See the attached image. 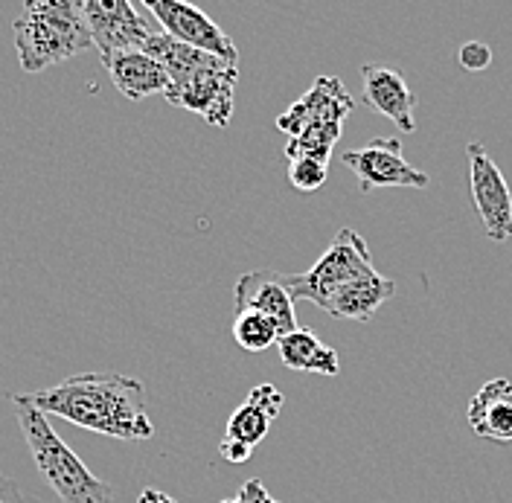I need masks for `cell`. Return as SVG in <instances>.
Segmentation results:
<instances>
[{
    "label": "cell",
    "instance_id": "obj_21",
    "mask_svg": "<svg viewBox=\"0 0 512 503\" xmlns=\"http://www.w3.org/2000/svg\"><path fill=\"white\" fill-rule=\"evenodd\" d=\"M326 175H329V163L309 158L288 160V181L297 192H315L326 184Z\"/></svg>",
    "mask_w": 512,
    "mask_h": 503
},
{
    "label": "cell",
    "instance_id": "obj_23",
    "mask_svg": "<svg viewBox=\"0 0 512 503\" xmlns=\"http://www.w3.org/2000/svg\"><path fill=\"white\" fill-rule=\"evenodd\" d=\"M222 503H280L277 498H271L268 495V489L262 486V480L254 477V480H248L242 489H239V495L236 498H230V501H222Z\"/></svg>",
    "mask_w": 512,
    "mask_h": 503
},
{
    "label": "cell",
    "instance_id": "obj_18",
    "mask_svg": "<svg viewBox=\"0 0 512 503\" xmlns=\"http://www.w3.org/2000/svg\"><path fill=\"white\" fill-rule=\"evenodd\" d=\"M143 53H149L155 62L163 64V70L169 73V82H172V85H181V82L192 79L195 73L222 64V59H216V56H210V53H201V50H192L187 44L169 38L163 30L155 32V35L149 38V44L143 47Z\"/></svg>",
    "mask_w": 512,
    "mask_h": 503
},
{
    "label": "cell",
    "instance_id": "obj_6",
    "mask_svg": "<svg viewBox=\"0 0 512 503\" xmlns=\"http://www.w3.org/2000/svg\"><path fill=\"white\" fill-rule=\"evenodd\" d=\"M143 6L149 9V15L158 21L160 30L169 38L187 44L192 50L210 53L227 64H239V50L233 38L198 6L181 3V0H146Z\"/></svg>",
    "mask_w": 512,
    "mask_h": 503
},
{
    "label": "cell",
    "instance_id": "obj_1",
    "mask_svg": "<svg viewBox=\"0 0 512 503\" xmlns=\"http://www.w3.org/2000/svg\"><path fill=\"white\" fill-rule=\"evenodd\" d=\"M41 413L62 416L111 440L143 442L155 437V425L146 410V387L123 373H79L62 384L30 393Z\"/></svg>",
    "mask_w": 512,
    "mask_h": 503
},
{
    "label": "cell",
    "instance_id": "obj_17",
    "mask_svg": "<svg viewBox=\"0 0 512 503\" xmlns=\"http://www.w3.org/2000/svg\"><path fill=\"white\" fill-rule=\"evenodd\" d=\"M280 361L294 373H318V376H338L341 373V358L332 346H326L315 332L309 329H294L277 341Z\"/></svg>",
    "mask_w": 512,
    "mask_h": 503
},
{
    "label": "cell",
    "instance_id": "obj_26",
    "mask_svg": "<svg viewBox=\"0 0 512 503\" xmlns=\"http://www.w3.org/2000/svg\"><path fill=\"white\" fill-rule=\"evenodd\" d=\"M6 486H9V480H6V477H3V474H0V492H3V489H6Z\"/></svg>",
    "mask_w": 512,
    "mask_h": 503
},
{
    "label": "cell",
    "instance_id": "obj_3",
    "mask_svg": "<svg viewBox=\"0 0 512 503\" xmlns=\"http://www.w3.org/2000/svg\"><path fill=\"white\" fill-rule=\"evenodd\" d=\"M15 53L24 73H41L94 47L85 0H30L12 21Z\"/></svg>",
    "mask_w": 512,
    "mask_h": 503
},
{
    "label": "cell",
    "instance_id": "obj_4",
    "mask_svg": "<svg viewBox=\"0 0 512 503\" xmlns=\"http://www.w3.org/2000/svg\"><path fill=\"white\" fill-rule=\"evenodd\" d=\"M373 259L370 248L364 242L361 233H355L350 227L338 230L332 245L323 251L318 262L303 271V274H280V280L286 285V291L294 300H309L318 309H323L341 288H347L355 280L373 274Z\"/></svg>",
    "mask_w": 512,
    "mask_h": 503
},
{
    "label": "cell",
    "instance_id": "obj_11",
    "mask_svg": "<svg viewBox=\"0 0 512 503\" xmlns=\"http://www.w3.org/2000/svg\"><path fill=\"white\" fill-rule=\"evenodd\" d=\"M233 306L236 312H259L271 317L280 332L288 335L297 329V315H294V297L286 291L277 271H251L242 274L233 288Z\"/></svg>",
    "mask_w": 512,
    "mask_h": 503
},
{
    "label": "cell",
    "instance_id": "obj_5",
    "mask_svg": "<svg viewBox=\"0 0 512 503\" xmlns=\"http://www.w3.org/2000/svg\"><path fill=\"white\" fill-rule=\"evenodd\" d=\"M85 24L102 62L117 53L143 50L149 38L160 32L149 9L128 0H85Z\"/></svg>",
    "mask_w": 512,
    "mask_h": 503
},
{
    "label": "cell",
    "instance_id": "obj_15",
    "mask_svg": "<svg viewBox=\"0 0 512 503\" xmlns=\"http://www.w3.org/2000/svg\"><path fill=\"white\" fill-rule=\"evenodd\" d=\"M105 70L114 82V88L120 94L137 102L152 94H163L169 91V73L163 70V64L155 62L149 53L143 50H131V53H117L111 59H105Z\"/></svg>",
    "mask_w": 512,
    "mask_h": 503
},
{
    "label": "cell",
    "instance_id": "obj_7",
    "mask_svg": "<svg viewBox=\"0 0 512 503\" xmlns=\"http://www.w3.org/2000/svg\"><path fill=\"white\" fill-rule=\"evenodd\" d=\"M466 158H469V189H472L475 210L483 221V230L492 242H507L512 239L510 184L480 143L466 146Z\"/></svg>",
    "mask_w": 512,
    "mask_h": 503
},
{
    "label": "cell",
    "instance_id": "obj_2",
    "mask_svg": "<svg viewBox=\"0 0 512 503\" xmlns=\"http://www.w3.org/2000/svg\"><path fill=\"white\" fill-rule=\"evenodd\" d=\"M15 419L21 425L24 442L30 448L32 463L47 486L56 492L62 503H111L114 492L105 480H99L73 451L70 445L53 431L47 413L32 405L30 393H12Z\"/></svg>",
    "mask_w": 512,
    "mask_h": 503
},
{
    "label": "cell",
    "instance_id": "obj_13",
    "mask_svg": "<svg viewBox=\"0 0 512 503\" xmlns=\"http://www.w3.org/2000/svg\"><path fill=\"white\" fill-rule=\"evenodd\" d=\"M466 419L480 440L512 442V381L510 378H492L472 396Z\"/></svg>",
    "mask_w": 512,
    "mask_h": 503
},
{
    "label": "cell",
    "instance_id": "obj_8",
    "mask_svg": "<svg viewBox=\"0 0 512 503\" xmlns=\"http://www.w3.org/2000/svg\"><path fill=\"white\" fill-rule=\"evenodd\" d=\"M239 82V67L236 64H216L210 70L195 73L192 79L181 85H169L166 99L190 114H198L210 126L224 128L233 117V94Z\"/></svg>",
    "mask_w": 512,
    "mask_h": 503
},
{
    "label": "cell",
    "instance_id": "obj_9",
    "mask_svg": "<svg viewBox=\"0 0 512 503\" xmlns=\"http://www.w3.org/2000/svg\"><path fill=\"white\" fill-rule=\"evenodd\" d=\"M344 166L358 178V189L361 192L382 187H428V175L414 169L405 160L402 140H396V137H379V140H373L364 149L344 152Z\"/></svg>",
    "mask_w": 512,
    "mask_h": 503
},
{
    "label": "cell",
    "instance_id": "obj_22",
    "mask_svg": "<svg viewBox=\"0 0 512 503\" xmlns=\"http://www.w3.org/2000/svg\"><path fill=\"white\" fill-rule=\"evenodd\" d=\"M457 62L469 73H480V70H486L492 64V50L483 41H466L460 47V53H457Z\"/></svg>",
    "mask_w": 512,
    "mask_h": 503
},
{
    "label": "cell",
    "instance_id": "obj_10",
    "mask_svg": "<svg viewBox=\"0 0 512 503\" xmlns=\"http://www.w3.org/2000/svg\"><path fill=\"white\" fill-rule=\"evenodd\" d=\"M352 111L355 102L344 82L338 76H320L306 94L277 117V128L286 131L288 137H297L309 126H344Z\"/></svg>",
    "mask_w": 512,
    "mask_h": 503
},
{
    "label": "cell",
    "instance_id": "obj_16",
    "mask_svg": "<svg viewBox=\"0 0 512 503\" xmlns=\"http://www.w3.org/2000/svg\"><path fill=\"white\" fill-rule=\"evenodd\" d=\"M393 294H396V283L387 280L379 271H373V274H367V277L350 283L347 288H341V291L323 306V312L338 317V320L367 323V320L376 315Z\"/></svg>",
    "mask_w": 512,
    "mask_h": 503
},
{
    "label": "cell",
    "instance_id": "obj_19",
    "mask_svg": "<svg viewBox=\"0 0 512 503\" xmlns=\"http://www.w3.org/2000/svg\"><path fill=\"white\" fill-rule=\"evenodd\" d=\"M233 338L245 352H265L283 338L280 326L259 312H236L233 315Z\"/></svg>",
    "mask_w": 512,
    "mask_h": 503
},
{
    "label": "cell",
    "instance_id": "obj_25",
    "mask_svg": "<svg viewBox=\"0 0 512 503\" xmlns=\"http://www.w3.org/2000/svg\"><path fill=\"white\" fill-rule=\"evenodd\" d=\"M137 503H178V501H175V498H169L166 492H160V489H152V486H149V489H143V492H140Z\"/></svg>",
    "mask_w": 512,
    "mask_h": 503
},
{
    "label": "cell",
    "instance_id": "obj_20",
    "mask_svg": "<svg viewBox=\"0 0 512 503\" xmlns=\"http://www.w3.org/2000/svg\"><path fill=\"white\" fill-rule=\"evenodd\" d=\"M341 128L344 126L303 128L297 137H291V140L286 143V158L288 160L309 158V160H320V163H329L335 143L341 140Z\"/></svg>",
    "mask_w": 512,
    "mask_h": 503
},
{
    "label": "cell",
    "instance_id": "obj_24",
    "mask_svg": "<svg viewBox=\"0 0 512 503\" xmlns=\"http://www.w3.org/2000/svg\"><path fill=\"white\" fill-rule=\"evenodd\" d=\"M219 451H222L224 460H227V463H233V466L248 463V460H251V454H254V448H248V445H242V442H236V440H227V437H222V442H219Z\"/></svg>",
    "mask_w": 512,
    "mask_h": 503
},
{
    "label": "cell",
    "instance_id": "obj_12",
    "mask_svg": "<svg viewBox=\"0 0 512 503\" xmlns=\"http://www.w3.org/2000/svg\"><path fill=\"white\" fill-rule=\"evenodd\" d=\"M361 79H364V96L367 102L384 114L390 123L402 128L405 134H414L416 120V94L408 88L405 76L384 67V64H364L361 67Z\"/></svg>",
    "mask_w": 512,
    "mask_h": 503
},
{
    "label": "cell",
    "instance_id": "obj_14",
    "mask_svg": "<svg viewBox=\"0 0 512 503\" xmlns=\"http://www.w3.org/2000/svg\"><path fill=\"white\" fill-rule=\"evenodd\" d=\"M283 402H286V396L280 393V387H274V384H256L254 390L248 393L245 405H239V408L230 413L227 428H224V437L242 442L248 448H256L259 442L268 437L271 422L283 410Z\"/></svg>",
    "mask_w": 512,
    "mask_h": 503
}]
</instances>
